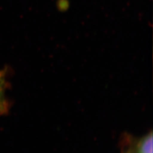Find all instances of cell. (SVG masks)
<instances>
[{
  "label": "cell",
  "mask_w": 153,
  "mask_h": 153,
  "mask_svg": "<svg viewBox=\"0 0 153 153\" xmlns=\"http://www.w3.org/2000/svg\"><path fill=\"white\" fill-rule=\"evenodd\" d=\"M6 84L4 76L0 71V116L7 112L9 103L5 95Z\"/></svg>",
  "instance_id": "obj_1"
},
{
  "label": "cell",
  "mask_w": 153,
  "mask_h": 153,
  "mask_svg": "<svg viewBox=\"0 0 153 153\" xmlns=\"http://www.w3.org/2000/svg\"><path fill=\"white\" fill-rule=\"evenodd\" d=\"M137 148L138 153H152V134L151 133L142 138Z\"/></svg>",
  "instance_id": "obj_2"
}]
</instances>
